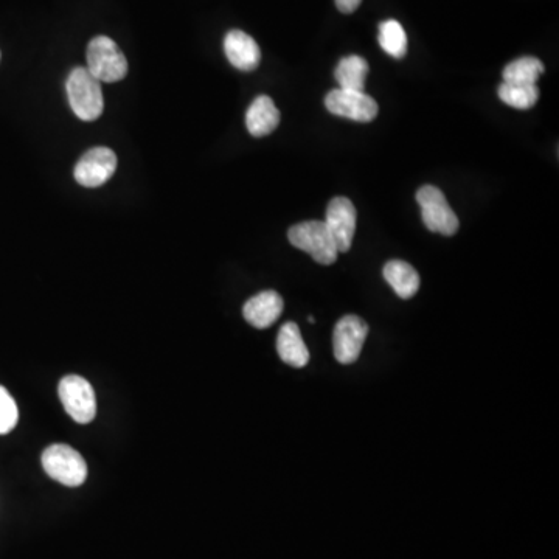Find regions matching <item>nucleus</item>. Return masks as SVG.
Instances as JSON below:
<instances>
[{
	"label": "nucleus",
	"instance_id": "nucleus-1",
	"mask_svg": "<svg viewBox=\"0 0 559 559\" xmlns=\"http://www.w3.org/2000/svg\"><path fill=\"white\" fill-rule=\"evenodd\" d=\"M70 108L83 122H94L103 114L105 100L101 83L86 67H77L70 72L66 83Z\"/></svg>",
	"mask_w": 559,
	"mask_h": 559
},
{
	"label": "nucleus",
	"instance_id": "nucleus-2",
	"mask_svg": "<svg viewBox=\"0 0 559 559\" xmlns=\"http://www.w3.org/2000/svg\"><path fill=\"white\" fill-rule=\"evenodd\" d=\"M87 70L100 83H117L128 73V61L108 36H97L87 47Z\"/></svg>",
	"mask_w": 559,
	"mask_h": 559
},
{
	"label": "nucleus",
	"instance_id": "nucleus-3",
	"mask_svg": "<svg viewBox=\"0 0 559 559\" xmlns=\"http://www.w3.org/2000/svg\"><path fill=\"white\" fill-rule=\"evenodd\" d=\"M292 246L310 254L314 261L323 266H330L337 260L336 244L323 221H305L292 226L288 232Z\"/></svg>",
	"mask_w": 559,
	"mask_h": 559
},
{
	"label": "nucleus",
	"instance_id": "nucleus-4",
	"mask_svg": "<svg viewBox=\"0 0 559 559\" xmlns=\"http://www.w3.org/2000/svg\"><path fill=\"white\" fill-rule=\"evenodd\" d=\"M424 226L431 232L452 237L460 227L459 218L451 209L445 193L434 185H424L417 191Z\"/></svg>",
	"mask_w": 559,
	"mask_h": 559
},
{
	"label": "nucleus",
	"instance_id": "nucleus-5",
	"mask_svg": "<svg viewBox=\"0 0 559 559\" xmlns=\"http://www.w3.org/2000/svg\"><path fill=\"white\" fill-rule=\"evenodd\" d=\"M42 466L56 482L66 487H80L87 477L83 455L67 445H52L42 454Z\"/></svg>",
	"mask_w": 559,
	"mask_h": 559
},
{
	"label": "nucleus",
	"instance_id": "nucleus-6",
	"mask_svg": "<svg viewBox=\"0 0 559 559\" xmlns=\"http://www.w3.org/2000/svg\"><path fill=\"white\" fill-rule=\"evenodd\" d=\"M60 400L72 420L80 424L91 423L97 415V398L94 387L78 375L61 379Z\"/></svg>",
	"mask_w": 559,
	"mask_h": 559
},
{
	"label": "nucleus",
	"instance_id": "nucleus-7",
	"mask_svg": "<svg viewBox=\"0 0 559 559\" xmlns=\"http://www.w3.org/2000/svg\"><path fill=\"white\" fill-rule=\"evenodd\" d=\"M115 170L117 156L114 151L106 146H95L78 160L73 176L83 187L97 188L105 185L114 176Z\"/></svg>",
	"mask_w": 559,
	"mask_h": 559
},
{
	"label": "nucleus",
	"instance_id": "nucleus-8",
	"mask_svg": "<svg viewBox=\"0 0 559 559\" xmlns=\"http://www.w3.org/2000/svg\"><path fill=\"white\" fill-rule=\"evenodd\" d=\"M369 334V325L358 316H345L337 322L333 334L334 356L337 362L348 365L358 361Z\"/></svg>",
	"mask_w": 559,
	"mask_h": 559
},
{
	"label": "nucleus",
	"instance_id": "nucleus-9",
	"mask_svg": "<svg viewBox=\"0 0 559 559\" xmlns=\"http://www.w3.org/2000/svg\"><path fill=\"white\" fill-rule=\"evenodd\" d=\"M325 106L331 114L359 123H369L378 115V103L365 92L334 89L325 98Z\"/></svg>",
	"mask_w": 559,
	"mask_h": 559
},
{
	"label": "nucleus",
	"instance_id": "nucleus-10",
	"mask_svg": "<svg viewBox=\"0 0 559 559\" xmlns=\"http://www.w3.org/2000/svg\"><path fill=\"white\" fill-rule=\"evenodd\" d=\"M356 209L353 202L345 196H337L328 204L325 226L336 244L337 252L345 254L350 250L356 232Z\"/></svg>",
	"mask_w": 559,
	"mask_h": 559
},
{
	"label": "nucleus",
	"instance_id": "nucleus-11",
	"mask_svg": "<svg viewBox=\"0 0 559 559\" xmlns=\"http://www.w3.org/2000/svg\"><path fill=\"white\" fill-rule=\"evenodd\" d=\"M282 313L283 299L275 291H263L257 296L250 297L243 308L244 319L258 330L272 327Z\"/></svg>",
	"mask_w": 559,
	"mask_h": 559
},
{
	"label": "nucleus",
	"instance_id": "nucleus-12",
	"mask_svg": "<svg viewBox=\"0 0 559 559\" xmlns=\"http://www.w3.org/2000/svg\"><path fill=\"white\" fill-rule=\"evenodd\" d=\"M224 52L233 67L252 72L260 66L261 50L257 41L241 30H232L224 39Z\"/></svg>",
	"mask_w": 559,
	"mask_h": 559
},
{
	"label": "nucleus",
	"instance_id": "nucleus-13",
	"mask_svg": "<svg viewBox=\"0 0 559 559\" xmlns=\"http://www.w3.org/2000/svg\"><path fill=\"white\" fill-rule=\"evenodd\" d=\"M278 356L294 369H303L310 362V351L303 342L297 323L288 322L280 328L277 337Z\"/></svg>",
	"mask_w": 559,
	"mask_h": 559
},
{
	"label": "nucleus",
	"instance_id": "nucleus-14",
	"mask_svg": "<svg viewBox=\"0 0 559 559\" xmlns=\"http://www.w3.org/2000/svg\"><path fill=\"white\" fill-rule=\"evenodd\" d=\"M280 123V111L268 95H260L247 109V131L254 137L269 136Z\"/></svg>",
	"mask_w": 559,
	"mask_h": 559
},
{
	"label": "nucleus",
	"instance_id": "nucleus-15",
	"mask_svg": "<svg viewBox=\"0 0 559 559\" xmlns=\"http://www.w3.org/2000/svg\"><path fill=\"white\" fill-rule=\"evenodd\" d=\"M382 274H384L386 282L392 286L393 291L401 299H412L420 289V275L415 271L414 266H410L406 261H389L384 266Z\"/></svg>",
	"mask_w": 559,
	"mask_h": 559
},
{
	"label": "nucleus",
	"instance_id": "nucleus-16",
	"mask_svg": "<svg viewBox=\"0 0 559 559\" xmlns=\"http://www.w3.org/2000/svg\"><path fill=\"white\" fill-rule=\"evenodd\" d=\"M367 75H369V64L358 55L345 56L334 70V78L341 86L339 89L345 91L364 92Z\"/></svg>",
	"mask_w": 559,
	"mask_h": 559
},
{
	"label": "nucleus",
	"instance_id": "nucleus-17",
	"mask_svg": "<svg viewBox=\"0 0 559 559\" xmlns=\"http://www.w3.org/2000/svg\"><path fill=\"white\" fill-rule=\"evenodd\" d=\"M544 73V64L535 56H524L508 64L502 72L504 83L508 84H536Z\"/></svg>",
	"mask_w": 559,
	"mask_h": 559
},
{
	"label": "nucleus",
	"instance_id": "nucleus-18",
	"mask_svg": "<svg viewBox=\"0 0 559 559\" xmlns=\"http://www.w3.org/2000/svg\"><path fill=\"white\" fill-rule=\"evenodd\" d=\"M378 41L382 50L396 60H401L406 56L407 35L404 32L403 25L395 19H389V21H384L379 25Z\"/></svg>",
	"mask_w": 559,
	"mask_h": 559
},
{
	"label": "nucleus",
	"instance_id": "nucleus-19",
	"mask_svg": "<svg viewBox=\"0 0 559 559\" xmlns=\"http://www.w3.org/2000/svg\"><path fill=\"white\" fill-rule=\"evenodd\" d=\"M500 100L504 101L505 105L511 106L514 109H527L533 108L538 103L539 89L536 84H508L504 83L499 86Z\"/></svg>",
	"mask_w": 559,
	"mask_h": 559
},
{
	"label": "nucleus",
	"instance_id": "nucleus-20",
	"mask_svg": "<svg viewBox=\"0 0 559 559\" xmlns=\"http://www.w3.org/2000/svg\"><path fill=\"white\" fill-rule=\"evenodd\" d=\"M18 420L19 410L16 401L4 386H0V435L13 431Z\"/></svg>",
	"mask_w": 559,
	"mask_h": 559
},
{
	"label": "nucleus",
	"instance_id": "nucleus-21",
	"mask_svg": "<svg viewBox=\"0 0 559 559\" xmlns=\"http://www.w3.org/2000/svg\"><path fill=\"white\" fill-rule=\"evenodd\" d=\"M361 2L362 0H336V7L341 13L350 14L358 10Z\"/></svg>",
	"mask_w": 559,
	"mask_h": 559
}]
</instances>
